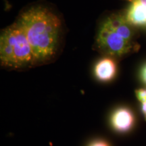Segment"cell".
<instances>
[{"label": "cell", "mask_w": 146, "mask_h": 146, "mask_svg": "<svg viewBox=\"0 0 146 146\" xmlns=\"http://www.w3.org/2000/svg\"><path fill=\"white\" fill-rule=\"evenodd\" d=\"M16 22L27 35L36 66L55 59L62 35V22L57 14L44 5H32L21 12Z\"/></svg>", "instance_id": "cell-1"}, {"label": "cell", "mask_w": 146, "mask_h": 146, "mask_svg": "<svg viewBox=\"0 0 146 146\" xmlns=\"http://www.w3.org/2000/svg\"><path fill=\"white\" fill-rule=\"evenodd\" d=\"M133 26L125 15L112 14L100 23L96 35V46L108 57L116 59L138 49Z\"/></svg>", "instance_id": "cell-2"}, {"label": "cell", "mask_w": 146, "mask_h": 146, "mask_svg": "<svg viewBox=\"0 0 146 146\" xmlns=\"http://www.w3.org/2000/svg\"><path fill=\"white\" fill-rule=\"evenodd\" d=\"M0 60L3 67L14 70L36 66L31 45L23 29L17 22L1 31Z\"/></svg>", "instance_id": "cell-3"}, {"label": "cell", "mask_w": 146, "mask_h": 146, "mask_svg": "<svg viewBox=\"0 0 146 146\" xmlns=\"http://www.w3.org/2000/svg\"><path fill=\"white\" fill-rule=\"evenodd\" d=\"M115 59L110 57L102 58L96 63L94 68L96 77L100 81L107 82L112 80L116 74Z\"/></svg>", "instance_id": "cell-4"}, {"label": "cell", "mask_w": 146, "mask_h": 146, "mask_svg": "<svg viewBox=\"0 0 146 146\" xmlns=\"http://www.w3.org/2000/svg\"><path fill=\"white\" fill-rule=\"evenodd\" d=\"M111 123L115 130L126 132L132 128L134 124V116L129 109L121 108L112 114Z\"/></svg>", "instance_id": "cell-5"}, {"label": "cell", "mask_w": 146, "mask_h": 146, "mask_svg": "<svg viewBox=\"0 0 146 146\" xmlns=\"http://www.w3.org/2000/svg\"><path fill=\"white\" fill-rule=\"evenodd\" d=\"M127 21L133 27L146 25V5L139 1H133L125 15Z\"/></svg>", "instance_id": "cell-6"}, {"label": "cell", "mask_w": 146, "mask_h": 146, "mask_svg": "<svg viewBox=\"0 0 146 146\" xmlns=\"http://www.w3.org/2000/svg\"><path fill=\"white\" fill-rule=\"evenodd\" d=\"M89 146H110L109 144L106 141H102V140H97L94 141L89 144Z\"/></svg>", "instance_id": "cell-7"}, {"label": "cell", "mask_w": 146, "mask_h": 146, "mask_svg": "<svg viewBox=\"0 0 146 146\" xmlns=\"http://www.w3.org/2000/svg\"><path fill=\"white\" fill-rule=\"evenodd\" d=\"M140 76L144 83H146V64L142 67L141 72H140Z\"/></svg>", "instance_id": "cell-8"}, {"label": "cell", "mask_w": 146, "mask_h": 146, "mask_svg": "<svg viewBox=\"0 0 146 146\" xmlns=\"http://www.w3.org/2000/svg\"><path fill=\"white\" fill-rule=\"evenodd\" d=\"M129 1H131V2H133V1H139V2H141L146 5V0H129Z\"/></svg>", "instance_id": "cell-9"}]
</instances>
